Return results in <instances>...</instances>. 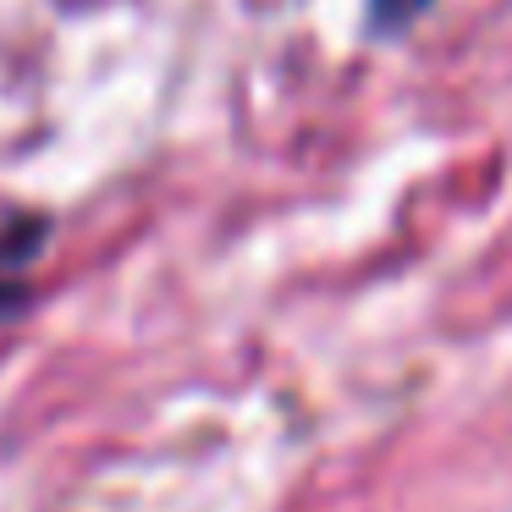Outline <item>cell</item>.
Listing matches in <instances>:
<instances>
[{"label":"cell","instance_id":"1","mask_svg":"<svg viewBox=\"0 0 512 512\" xmlns=\"http://www.w3.org/2000/svg\"><path fill=\"white\" fill-rule=\"evenodd\" d=\"M435 0H369V28L375 34H402L408 23H419Z\"/></svg>","mask_w":512,"mask_h":512}]
</instances>
